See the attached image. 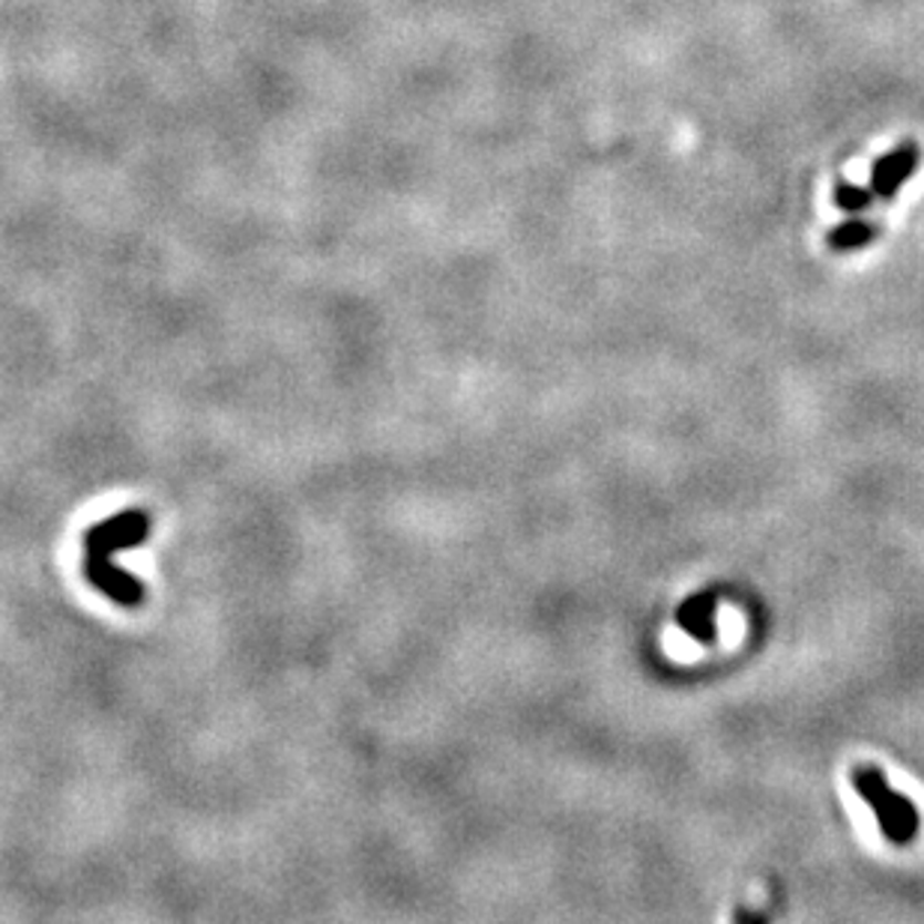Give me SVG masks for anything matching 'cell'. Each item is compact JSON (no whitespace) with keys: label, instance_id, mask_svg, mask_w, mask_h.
Returning a JSON list of instances; mask_svg holds the SVG:
<instances>
[{"label":"cell","instance_id":"6da1fadb","mask_svg":"<svg viewBox=\"0 0 924 924\" xmlns=\"http://www.w3.org/2000/svg\"><path fill=\"white\" fill-rule=\"evenodd\" d=\"M150 536V515L142 509H126L105 518L102 523H93L84 533V578L108 595L111 602L123 608H138L147 599V590L138 578L123 572L114 563V553L138 548Z\"/></svg>","mask_w":924,"mask_h":924},{"label":"cell","instance_id":"7a4b0ae2","mask_svg":"<svg viewBox=\"0 0 924 924\" xmlns=\"http://www.w3.org/2000/svg\"><path fill=\"white\" fill-rule=\"evenodd\" d=\"M850 781H853L855 793L871 804L885 841L892 847L913 844L915 838H918V829H922V817H918V808L913 804V799L892 790L889 781H885V775L871 764L855 766L853 772H850Z\"/></svg>","mask_w":924,"mask_h":924},{"label":"cell","instance_id":"3957f363","mask_svg":"<svg viewBox=\"0 0 924 924\" xmlns=\"http://www.w3.org/2000/svg\"><path fill=\"white\" fill-rule=\"evenodd\" d=\"M918 162H922V147L915 142L897 144L894 150L885 153L871 172V189H874L876 198L892 201L894 195L904 189V183L913 177Z\"/></svg>","mask_w":924,"mask_h":924},{"label":"cell","instance_id":"277c9868","mask_svg":"<svg viewBox=\"0 0 924 924\" xmlns=\"http://www.w3.org/2000/svg\"><path fill=\"white\" fill-rule=\"evenodd\" d=\"M715 608H718V593L715 590H704V593L692 595L679 604L676 611V623L692 641L709 643L718 641V623H715Z\"/></svg>","mask_w":924,"mask_h":924},{"label":"cell","instance_id":"5b68a950","mask_svg":"<svg viewBox=\"0 0 924 924\" xmlns=\"http://www.w3.org/2000/svg\"><path fill=\"white\" fill-rule=\"evenodd\" d=\"M880 225L871 219H862V216H853V219L841 221V225H834V228H829V233H826V246L832 251H838V255H844V251H855V249H864V246H871V242L880 237Z\"/></svg>","mask_w":924,"mask_h":924},{"label":"cell","instance_id":"8992f818","mask_svg":"<svg viewBox=\"0 0 924 924\" xmlns=\"http://www.w3.org/2000/svg\"><path fill=\"white\" fill-rule=\"evenodd\" d=\"M832 198H834V207L850 212V216H862V212L876 201L874 189H864V186H855V183H847V180L834 186Z\"/></svg>","mask_w":924,"mask_h":924}]
</instances>
